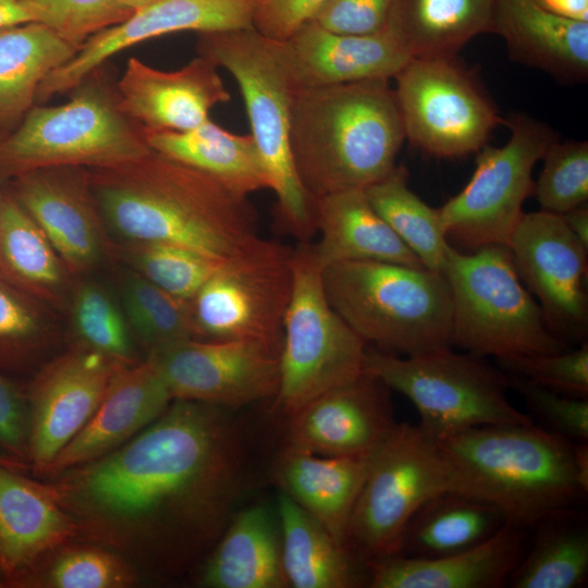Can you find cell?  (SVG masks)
Masks as SVG:
<instances>
[{
  "mask_svg": "<svg viewBox=\"0 0 588 588\" xmlns=\"http://www.w3.org/2000/svg\"><path fill=\"white\" fill-rule=\"evenodd\" d=\"M247 465L225 407L175 399L121 446L46 479L78 540L114 550L142 577L170 580L211 552L236 513Z\"/></svg>",
  "mask_w": 588,
  "mask_h": 588,
  "instance_id": "1",
  "label": "cell"
},
{
  "mask_svg": "<svg viewBox=\"0 0 588 588\" xmlns=\"http://www.w3.org/2000/svg\"><path fill=\"white\" fill-rule=\"evenodd\" d=\"M87 172L114 242L171 243L226 261L262 240L247 196L152 150Z\"/></svg>",
  "mask_w": 588,
  "mask_h": 588,
  "instance_id": "2",
  "label": "cell"
},
{
  "mask_svg": "<svg viewBox=\"0 0 588 588\" xmlns=\"http://www.w3.org/2000/svg\"><path fill=\"white\" fill-rule=\"evenodd\" d=\"M389 81L294 88L290 146L313 199L365 191L396 166L405 132Z\"/></svg>",
  "mask_w": 588,
  "mask_h": 588,
  "instance_id": "3",
  "label": "cell"
},
{
  "mask_svg": "<svg viewBox=\"0 0 588 588\" xmlns=\"http://www.w3.org/2000/svg\"><path fill=\"white\" fill-rule=\"evenodd\" d=\"M438 443L458 491L498 506L512 524L531 529L587 495L588 443L541 426H480Z\"/></svg>",
  "mask_w": 588,
  "mask_h": 588,
  "instance_id": "4",
  "label": "cell"
},
{
  "mask_svg": "<svg viewBox=\"0 0 588 588\" xmlns=\"http://www.w3.org/2000/svg\"><path fill=\"white\" fill-rule=\"evenodd\" d=\"M322 281L332 308L376 350L414 356L452 347V298L443 273L355 260L326 267Z\"/></svg>",
  "mask_w": 588,
  "mask_h": 588,
  "instance_id": "5",
  "label": "cell"
},
{
  "mask_svg": "<svg viewBox=\"0 0 588 588\" xmlns=\"http://www.w3.org/2000/svg\"><path fill=\"white\" fill-rule=\"evenodd\" d=\"M197 50L236 81L280 217L301 242H308L317 231L314 199L301 183L292 158L295 87L282 58L281 41L255 28L230 29L199 33Z\"/></svg>",
  "mask_w": 588,
  "mask_h": 588,
  "instance_id": "6",
  "label": "cell"
},
{
  "mask_svg": "<svg viewBox=\"0 0 588 588\" xmlns=\"http://www.w3.org/2000/svg\"><path fill=\"white\" fill-rule=\"evenodd\" d=\"M443 274L452 298L451 346L494 358L568 350L520 281L509 246L466 253L451 245Z\"/></svg>",
  "mask_w": 588,
  "mask_h": 588,
  "instance_id": "7",
  "label": "cell"
},
{
  "mask_svg": "<svg viewBox=\"0 0 588 588\" xmlns=\"http://www.w3.org/2000/svg\"><path fill=\"white\" fill-rule=\"evenodd\" d=\"M58 106L28 110L20 127L0 140V162L20 174L53 167L124 164L149 154L143 128L122 110L118 91L88 75Z\"/></svg>",
  "mask_w": 588,
  "mask_h": 588,
  "instance_id": "8",
  "label": "cell"
},
{
  "mask_svg": "<svg viewBox=\"0 0 588 588\" xmlns=\"http://www.w3.org/2000/svg\"><path fill=\"white\" fill-rule=\"evenodd\" d=\"M364 371L405 395L419 427L439 441L469 428L534 424L507 397V375L486 357L451 347L425 354L393 355L367 350Z\"/></svg>",
  "mask_w": 588,
  "mask_h": 588,
  "instance_id": "9",
  "label": "cell"
},
{
  "mask_svg": "<svg viewBox=\"0 0 588 588\" xmlns=\"http://www.w3.org/2000/svg\"><path fill=\"white\" fill-rule=\"evenodd\" d=\"M443 491H458L437 440L419 425L397 424L373 452L347 525L345 546L372 563L397 555L418 507Z\"/></svg>",
  "mask_w": 588,
  "mask_h": 588,
  "instance_id": "10",
  "label": "cell"
},
{
  "mask_svg": "<svg viewBox=\"0 0 588 588\" xmlns=\"http://www.w3.org/2000/svg\"><path fill=\"white\" fill-rule=\"evenodd\" d=\"M293 284L283 321L280 387L274 397L290 417L320 394L364 371L366 342L330 305L311 244L292 249Z\"/></svg>",
  "mask_w": 588,
  "mask_h": 588,
  "instance_id": "11",
  "label": "cell"
},
{
  "mask_svg": "<svg viewBox=\"0 0 588 588\" xmlns=\"http://www.w3.org/2000/svg\"><path fill=\"white\" fill-rule=\"evenodd\" d=\"M504 123L510 130L506 144L485 145L468 183L438 208L446 240L461 252L509 245L523 205L534 194L532 170L558 139L550 126L525 113H514Z\"/></svg>",
  "mask_w": 588,
  "mask_h": 588,
  "instance_id": "12",
  "label": "cell"
},
{
  "mask_svg": "<svg viewBox=\"0 0 588 588\" xmlns=\"http://www.w3.org/2000/svg\"><path fill=\"white\" fill-rule=\"evenodd\" d=\"M405 139L424 152H478L504 123L475 75L456 56L411 58L394 75Z\"/></svg>",
  "mask_w": 588,
  "mask_h": 588,
  "instance_id": "13",
  "label": "cell"
},
{
  "mask_svg": "<svg viewBox=\"0 0 588 588\" xmlns=\"http://www.w3.org/2000/svg\"><path fill=\"white\" fill-rule=\"evenodd\" d=\"M292 284V249L262 238L223 261L188 301L193 339L255 341L281 353Z\"/></svg>",
  "mask_w": 588,
  "mask_h": 588,
  "instance_id": "14",
  "label": "cell"
},
{
  "mask_svg": "<svg viewBox=\"0 0 588 588\" xmlns=\"http://www.w3.org/2000/svg\"><path fill=\"white\" fill-rule=\"evenodd\" d=\"M516 272L564 343L588 338V248L561 215L524 212L509 243Z\"/></svg>",
  "mask_w": 588,
  "mask_h": 588,
  "instance_id": "15",
  "label": "cell"
},
{
  "mask_svg": "<svg viewBox=\"0 0 588 588\" xmlns=\"http://www.w3.org/2000/svg\"><path fill=\"white\" fill-rule=\"evenodd\" d=\"M281 353L245 340L188 339L148 353L173 400L237 407L274 399Z\"/></svg>",
  "mask_w": 588,
  "mask_h": 588,
  "instance_id": "16",
  "label": "cell"
},
{
  "mask_svg": "<svg viewBox=\"0 0 588 588\" xmlns=\"http://www.w3.org/2000/svg\"><path fill=\"white\" fill-rule=\"evenodd\" d=\"M127 364L76 343L39 370L26 397L27 463L36 476H45L88 422L114 376Z\"/></svg>",
  "mask_w": 588,
  "mask_h": 588,
  "instance_id": "17",
  "label": "cell"
},
{
  "mask_svg": "<svg viewBox=\"0 0 588 588\" xmlns=\"http://www.w3.org/2000/svg\"><path fill=\"white\" fill-rule=\"evenodd\" d=\"M256 0H158L126 21L88 38L40 84L36 100L73 90L113 54L159 36L254 28Z\"/></svg>",
  "mask_w": 588,
  "mask_h": 588,
  "instance_id": "18",
  "label": "cell"
},
{
  "mask_svg": "<svg viewBox=\"0 0 588 588\" xmlns=\"http://www.w3.org/2000/svg\"><path fill=\"white\" fill-rule=\"evenodd\" d=\"M15 199L44 231L71 275L88 273L115 255V242L87 169L53 167L23 172Z\"/></svg>",
  "mask_w": 588,
  "mask_h": 588,
  "instance_id": "19",
  "label": "cell"
},
{
  "mask_svg": "<svg viewBox=\"0 0 588 588\" xmlns=\"http://www.w3.org/2000/svg\"><path fill=\"white\" fill-rule=\"evenodd\" d=\"M392 390L363 371L289 417L286 445L322 456H369L391 434Z\"/></svg>",
  "mask_w": 588,
  "mask_h": 588,
  "instance_id": "20",
  "label": "cell"
},
{
  "mask_svg": "<svg viewBox=\"0 0 588 588\" xmlns=\"http://www.w3.org/2000/svg\"><path fill=\"white\" fill-rule=\"evenodd\" d=\"M217 68L201 56L175 71L131 58L117 85L121 108L146 131L192 130L209 120L215 106L230 100Z\"/></svg>",
  "mask_w": 588,
  "mask_h": 588,
  "instance_id": "21",
  "label": "cell"
},
{
  "mask_svg": "<svg viewBox=\"0 0 588 588\" xmlns=\"http://www.w3.org/2000/svg\"><path fill=\"white\" fill-rule=\"evenodd\" d=\"M281 51L294 87L390 79L411 59L385 28L367 35L343 34L314 21L281 41Z\"/></svg>",
  "mask_w": 588,
  "mask_h": 588,
  "instance_id": "22",
  "label": "cell"
},
{
  "mask_svg": "<svg viewBox=\"0 0 588 588\" xmlns=\"http://www.w3.org/2000/svg\"><path fill=\"white\" fill-rule=\"evenodd\" d=\"M172 401L167 383L149 358L125 365L88 422L56 456L44 478L121 446L161 416Z\"/></svg>",
  "mask_w": 588,
  "mask_h": 588,
  "instance_id": "23",
  "label": "cell"
},
{
  "mask_svg": "<svg viewBox=\"0 0 588 588\" xmlns=\"http://www.w3.org/2000/svg\"><path fill=\"white\" fill-rule=\"evenodd\" d=\"M78 530L47 481L0 465V574L10 586Z\"/></svg>",
  "mask_w": 588,
  "mask_h": 588,
  "instance_id": "24",
  "label": "cell"
},
{
  "mask_svg": "<svg viewBox=\"0 0 588 588\" xmlns=\"http://www.w3.org/2000/svg\"><path fill=\"white\" fill-rule=\"evenodd\" d=\"M529 528L506 523L469 550L437 558L393 555L369 566L372 588H499L528 547Z\"/></svg>",
  "mask_w": 588,
  "mask_h": 588,
  "instance_id": "25",
  "label": "cell"
},
{
  "mask_svg": "<svg viewBox=\"0 0 588 588\" xmlns=\"http://www.w3.org/2000/svg\"><path fill=\"white\" fill-rule=\"evenodd\" d=\"M492 32L516 62L566 83L588 76V22L554 15L532 0H495Z\"/></svg>",
  "mask_w": 588,
  "mask_h": 588,
  "instance_id": "26",
  "label": "cell"
},
{
  "mask_svg": "<svg viewBox=\"0 0 588 588\" xmlns=\"http://www.w3.org/2000/svg\"><path fill=\"white\" fill-rule=\"evenodd\" d=\"M372 454L322 456L285 445L277 457L273 475L283 493L345 546L347 525Z\"/></svg>",
  "mask_w": 588,
  "mask_h": 588,
  "instance_id": "27",
  "label": "cell"
},
{
  "mask_svg": "<svg viewBox=\"0 0 588 588\" xmlns=\"http://www.w3.org/2000/svg\"><path fill=\"white\" fill-rule=\"evenodd\" d=\"M314 209L321 237L311 248L322 270L336 262L355 260L424 267L373 209L364 191L350 189L314 198Z\"/></svg>",
  "mask_w": 588,
  "mask_h": 588,
  "instance_id": "28",
  "label": "cell"
},
{
  "mask_svg": "<svg viewBox=\"0 0 588 588\" xmlns=\"http://www.w3.org/2000/svg\"><path fill=\"white\" fill-rule=\"evenodd\" d=\"M199 584L207 588H284L281 534L261 504L236 512L208 554Z\"/></svg>",
  "mask_w": 588,
  "mask_h": 588,
  "instance_id": "29",
  "label": "cell"
},
{
  "mask_svg": "<svg viewBox=\"0 0 588 588\" xmlns=\"http://www.w3.org/2000/svg\"><path fill=\"white\" fill-rule=\"evenodd\" d=\"M143 133L152 151L194 168L237 194L248 196L270 188L252 134L229 132L210 119L188 131L143 130Z\"/></svg>",
  "mask_w": 588,
  "mask_h": 588,
  "instance_id": "30",
  "label": "cell"
},
{
  "mask_svg": "<svg viewBox=\"0 0 588 588\" xmlns=\"http://www.w3.org/2000/svg\"><path fill=\"white\" fill-rule=\"evenodd\" d=\"M506 523L492 503L457 492L443 491L421 504L408 520L397 555L437 559L482 543Z\"/></svg>",
  "mask_w": 588,
  "mask_h": 588,
  "instance_id": "31",
  "label": "cell"
},
{
  "mask_svg": "<svg viewBox=\"0 0 588 588\" xmlns=\"http://www.w3.org/2000/svg\"><path fill=\"white\" fill-rule=\"evenodd\" d=\"M278 523L282 564L289 586L295 588L359 586L362 576L358 563H366L283 492L278 498Z\"/></svg>",
  "mask_w": 588,
  "mask_h": 588,
  "instance_id": "32",
  "label": "cell"
},
{
  "mask_svg": "<svg viewBox=\"0 0 588 588\" xmlns=\"http://www.w3.org/2000/svg\"><path fill=\"white\" fill-rule=\"evenodd\" d=\"M495 0H395L385 29L411 57L456 56L492 32Z\"/></svg>",
  "mask_w": 588,
  "mask_h": 588,
  "instance_id": "33",
  "label": "cell"
},
{
  "mask_svg": "<svg viewBox=\"0 0 588 588\" xmlns=\"http://www.w3.org/2000/svg\"><path fill=\"white\" fill-rule=\"evenodd\" d=\"M532 540L510 574L512 588H578L588 578V524L576 507L539 520Z\"/></svg>",
  "mask_w": 588,
  "mask_h": 588,
  "instance_id": "34",
  "label": "cell"
},
{
  "mask_svg": "<svg viewBox=\"0 0 588 588\" xmlns=\"http://www.w3.org/2000/svg\"><path fill=\"white\" fill-rule=\"evenodd\" d=\"M78 49L37 22L0 28V122L28 112L44 79Z\"/></svg>",
  "mask_w": 588,
  "mask_h": 588,
  "instance_id": "35",
  "label": "cell"
},
{
  "mask_svg": "<svg viewBox=\"0 0 588 588\" xmlns=\"http://www.w3.org/2000/svg\"><path fill=\"white\" fill-rule=\"evenodd\" d=\"M0 267L36 299L53 306L64 301L71 274L15 198L0 200Z\"/></svg>",
  "mask_w": 588,
  "mask_h": 588,
  "instance_id": "36",
  "label": "cell"
},
{
  "mask_svg": "<svg viewBox=\"0 0 588 588\" xmlns=\"http://www.w3.org/2000/svg\"><path fill=\"white\" fill-rule=\"evenodd\" d=\"M365 194L399 238L422 266L443 273L448 249L438 208L427 205L408 186V171L395 166L382 180L366 188Z\"/></svg>",
  "mask_w": 588,
  "mask_h": 588,
  "instance_id": "37",
  "label": "cell"
},
{
  "mask_svg": "<svg viewBox=\"0 0 588 588\" xmlns=\"http://www.w3.org/2000/svg\"><path fill=\"white\" fill-rule=\"evenodd\" d=\"M137 569L120 553L85 540L70 541L15 580L13 587L127 588L140 581Z\"/></svg>",
  "mask_w": 588,
  "mask_h": 588,
  "instance_id": "38",
  "label": "cell"
},
{
  "mask_svg": "<svg viewBox=\"0 0 588 588\" xmlns=\"http://www.w3.org/2000/svg\"><path fill=\"white\" fill-rule=\"evenodd\" d=\"M122 310L148 353L193 339L188 301L161 290L134 270L121 282Z\"/></svg>",
  "mask_w": 588,
  "mask_h": 588,
  "instance_id": "39",
  "label": "cell"
},
{
  "mask_svg": "<svg viewBox=\"0 0 588 588\" xmlns=\"http://www.w3.org/2000/svg\"><path fill=\"white\" fill-rule=\"evenodd\" d=\"M115 255L145 279L184 301H189L223 262L163 242H115Z\"/></svg>",
  "mask_w": 588,
  "mask_h": 588,
  "instance_id": "40",
  "label": "cell"
},
{
  "mask_svg": "<svg viewBox=\"0 0 588 588\" xmlns=\"http://www.w3.org/2000/svg\"><path fill=\"white\" fill-rule=\"evenodd\" d=\"M71 320L77 343L126 363L136 362L122 307L100 284L89 281L75 289Z\"/></svg>",
  "mask_w": 588,
  "mask_h": 588,
  "instance_id": "41",
  "label": "cell"
},
{
  "mask_svg": "<svg viewBox=\"0 0 588 588\" xmlns=\"http://www.w3.org/2000/svg\"><path fill=\"white\" fill-rule=\"evenodd\" d=\"M534 196L540 210L563 215L588 200V142H553L544 151Z\"/></svg>",
  "mask_w": 588,
  "mask_h": 588,
  "instance_id": "42",
  "label": "cell"
},
{
  "mask_svg": "<svg viewBox=\"0 0 588 588\" xmlns=\"http://www.w3.org/2000/svg\"><path fill=\"white\" fill-rule=\"evenodd\" d=\"M24 8L29 22L44 24L78 47L135 12L123 0H24Z\"/></svg>",
  "mask_w": 588,
  "mask_h": 588,
  "instance_id": "43",
  "label": "cell"
},
{
  "mask_svg": "<svg viewBox=\"0 0 588 588\" xmlns=\"http://www.w3.org/2000/svg\"><path fill=\"white\" fill-rule=\"evenodd\" d=\"M53 339L39 307L0 280V362L37 357L48 352Z\"/></svg>",
  "mask_w": 588,
  "mask_h": 588,
  "instance_id": "44",
  "label": "cell"
},
{
  "mask_svg": "<svg viewBox=\"0 0 588 588\" xmlns=\"http://www.w3.org/2000/svg\"><path fill=\"white\" fill-rule=\"evenodd\" d=\"M506 375L523 378L554 392L588 399V342L574 350L494 358Z\"/></svg>",
  "mask_w": 588,
  "mask_h": 588,
  "instance_id": "45",
  "label": "cell"
},
{
  "mask_svg": "<svg viewBox=\"0 0 588 588\" xmlns=\"http://www.w3.org/2000/svg\"><path fill=\"white\" fill-rule=\"evenodd\" d=\"M507 380L542 428L573 442L588 441V399L564 395L512 375Z\"/></svg>",
  "mask_w": 588,
  "mask_h": 588,
  "instance_id": "46",
  "label": "cell"
},
{
  "mask_svg": "<svg viewBox=\"0 0 588 588\" xmlns=\"http://www.w3.org/2000/svg\"><path fill=\"white\" fill-rule=\"evenodd\" d=\"M395 0H329L311 20L336 33L367 35L385 27Z\"/></svg>",
  "mask_w": 588,
  "mask_h": 588,
  "instance_id": "47",
  "label": "cell"
},
{
  "mask_svg": "<svg viewBox=\"0 0 588 588\" xmlns=\"http://www.w3.org/2000/svg\"><path fill=\"white\" fill-rule=\"evenodd\" d=\"M329 0H256L254 28L283 41L311 21Z\"/></svg>",
  "mask_w": 588,
  "mask_h": 588,
  "instance_id": "48",
  "label": "cell"
},
{
  "mask_svg": "<svg viewBox=\"0 0 588 588\" xmlns=\"http://www.w3.org/2000/svg\"><path fill=\"white\" fill-rule=\"evenodd\" d=\"M28 412L26 397L0 376V450L27 463Z\"/></svg>",
  "mask_w": 588,
  "mask_h": 588,
  "instance_id": "49",
  "label": "cell"
},
{
  "mask_svg": "<svg viewBox=\"0 0 588 588\" xmlns=\"http://www.w3.org/2000/svg\"><path fill=\"white\" fill-rule=\"evenodd\" d=\"M543 10L573 21L588 22V0H532Z\"/></svg>",
  "mask_w": 588,
  "mask_h": 588,
  "instance_id": "50",
  "label": "cell"
},
{
  "mask_svg": "<svg viewBox=\"0 0 588 588\" xmlns=\"http://www.w3.org/2000/svg\"><path fill=\"white\" fill-rule=\"evenodd\" d=\"M569 231L588 248V207L587 204L561 215Z\"/></svg>",
  "mask_w": 588,
  "mask_h": 588,
  "instance_id": "51",
  "label": "cell"
},
{
  "mask_svg": "<svg viewBox=\"0 0 588 588\" xmlns=\"http://www.w3.org/2000/svg\"><path fill=\"white\" fill-rule=\"evenodd\" d=\"M27 22L24 0H0V28Z\"/></svg>",
  "mask_w": 588,
  "mask_h": 588,
  "instance_id": "52",
  "label": "cell"
},
{
  "mask_svg": "<svg viewBox=\"0 0 588 588\" xmlns=\"http://www.w3.org/2000/svg\"><path fill=\"white\" fill-rule=\"evenodd\" d=\"M0 465L19 469V470H25L27 468V464L24 462H21L14 457H11L7 454H0Z\"/></svg>",
  "mask_w": 588,
  "mask_h": 588,
  "instance_id": "53",
  "label": "cell"
},
{
  "mask_svg": "<svg viewBox=\"0 0 588 588\" xmlns=\"http://www.w3.org/2000/svg\"><path fill=\"white\" fill-rule=\"evenodd\" d=\"M128 7L134 11L142 9L146 5H149L158 0H123Z\"/></svg>",
  "mask_w": 588,
  "mask_h": 588,
  "instance_id": "54",
  "label": "cell"
},
{
  "mask_svg": "<svg viewBox=\"0 0 588 588\" xmlns=\"http://www.w3.org/2000/svg\"><path fill=\"white\" fill-rule=\"evenodd\" d=\"M2 584H3V583H2V581H0V587H2V586H3Z\"/></svg>",
  "mask_w": 588,
  "mask_h": 588,
  "instance_id": "55",
  "label": "cell"
},
{
  "mask_svg": "<svg viewBox=\"0 0 588 588\" xmlns=\"http://www.w3.org/2000/svg\"><path fill=\"white\" fill-rule=\"evenodd\" d=\"M0 200H1V198H0Z\"/></svg>",
  "mask_w": 588,
  "mask_h": 588,
  "instance_id": "56",
  "label": "cell"
},
{
  "mask_svg": "<svg viewBox=\"0 0 588 588\" xmlns=\"http://www.w3.org/2000/svg\"><path fill=\"white\" fill-rule=\"evenodd\" d=\"M1 140V139H0Z\"/></svg>",
  "mask_w": 588,
  "mask_h": 588,
  "instance_id": "57",
  "label": "cell"
}]
</instances>
